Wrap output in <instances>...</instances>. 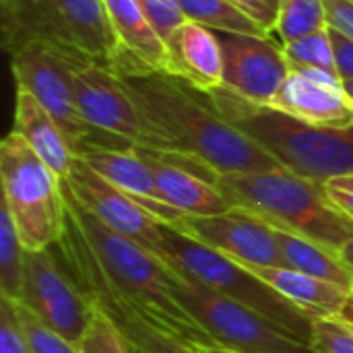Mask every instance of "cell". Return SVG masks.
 Returning <instances> with one entry per match:
<instances>
[{
	"label": "cell",
	"mask_w": 353,
	"mask_h": 353,
	"mask_svg": "<svg viewBox=\"0 0 353 353\" xmlns=\"http://www.w3.org/2000/svg\"><path fill=\"white\" fill-rule=\"evenodd\" d=\"M170 228L230 256L240 265L285 267L273 228L244 209L232 207L228 213L211 217L184 215Z\"/></svg>",
	"instance_id": "4fadbf2b"
},
{
	"label": "cell",
	"mask_w": 353,
	"mask_h": 353,
	"mask_svg": "<svg viewBox=\"0 0 353 353\" xmlns=\"http://www.w3.org/2000/svg\"><path fill=\"white\" fill-rule=\"evenodd\" d=\"M17 304L77 347L97 312V306L66 273L52 248L25 252V279Z\"/></svg>",
	"instance_id": "8fae6325"
},
{
	"label": "cell",
	"mask_w": 353,
	"mask_h": 353,
	"mask_svg": "<svg viewBox=\"0 0 353 353\" xmlns=\"http://www.w3.org/2000/svg\"><path fill=\"white\" fill-rule=\"evenodd\" d=\"M0 353H31L17 314V302L6 298H0Z\"/></svg>",
	"instance_id": "1f68e13d"
},
{
	"label": "cell",
	"mask_w": 353,
	"mask_h": 353,
	"mask_svg": "<svg viewBox=\"0 0 353 353\" xmlns=\"http://www.w3.org/2000/svg\"><path fill=\"white\" fill-rule=\"evenodd\" d=\"M215 35L223 56V87L252 103L271 105L292 70L283 50L269 35L221 31Z\"/></svg>",
	"instance_id": "5bb4252c"
},
{
	"label": "cell",
	"mask_w": 353,
	"mask_h": 353,
	"mask_svg": "<svg viewBox=\"0 0 353 353\" xmlns=\"http://www.w3.org/2000/svg\"><path fill=\"white\" fill-rule=\"evenodd\" d=\"M207 95L234 128L277 159L283 170L319 184L353 174V126L308 124L271 105L252 103L223 85Z\"/></svg>",
	"instance_id": "3957f363"
},
{
	"label": "cell",
	"mask_w": 353,
	"mask_h": 353,
	"mask_svg": "<svg viewBox=\"0 0 353 353\" xmlns=\"http://www.w3.org/2000/svg\"><path fill=\"white\" fill-rule=\"evenodd\" d=\"M199 353H236V352H228L223 347H217V345H203V347H196Z\"/></svg>",
	"instance_id": "f35d334b"
},
{
	"label": "cell",
	"mask_w": 353,
	"mask_h": 353,
	"mask_svg": "<svg viewBox=\"0 0 353 353\" xmlns=\"http://www.w3.org/2000/svg\"><path fill=\"white\" fill-rule=\"evenodd\" d=\"M259 279H263L269 288H273L281 298L292 302L296 308L316 319H333L339 316L343 306L352 298V290L341 288L337 283L310 277L306 273L288 269V267H250Z\"/></svg>",
	"instance_id": "44dd1931"
},
{
	"label": "cell",
	"mask_w": 353,
	"mask_h": 353,
	"mask_svg": "<svg viewBox=\"0 0 353 353\" xmlns=\"http://www.w3.org/2000/svg\"><path fill=\"white\" fill-rule=\"evenodd\" d=\"M64 188V186H62ZM66 213L77 223L105 279L155 327L192 345H215L209 333L176 300L170 283V267L134 244L112 232L66 192Z\"/></svg>",
	"instance_id": "7a4b0ae2"
},
{
	"label": "cell",
	"mask_w": 353,
	"mask_h": 353,
	"mask_svg": "<svg viewBox=\"0 0 353 353\" xmlns=\"http://www.w3.org/2000/svg\"><path fill=\"white\" fill-rule=\"evenodd\" d=\"M352 298H353V285H352Z\"/></svg>",
	"instance_id": "b9f144b4"
},
{
	"label": "cell",
	"mask_w": 353,
	"mask_h": 353,
	"mask_svg": "<svg viewBox=\"0 0 353 353\" xmlns=\"http://www.w3.org/2000/svg\"><path fill=\"white\" fill-rule=\"evenodd\" d=\"M116 37L114 72L170 70V50L139 0H103Z\"/></svg>",
	"instance_id": "e0dca14e"
},
{
	"label": "cell",
	"mask_w": 353,
	"mask_h": 353,
	"mask_svg": "<svg viewBox=\"0 0 353 353\" xmlns=\"http://www.w3.org/2000/svg\"><path fill=\"white\" fill-rule=\"evenodd\" d=\"M265 2H267L269 6H273V8L277 10V4H279V0H265Z\"/></svg>",
	"instance_id": "60d3db41"
},
{
	"label": "cell",
	"mask_w": 353,
	"mask_h": 353,
	"mask_svg": "<svg viewBox=\"0 0 353 353\" xmlns=\"http://www.w3.org/2000/svg\"><path fill=\"white\" fill-rule=\"evenodd\" d=\"M333 52H335V64H337V74L341 83H352L353 81V39L343 35L341 31L329 27Z\"/></svg>",
	"instance_id": "836d02e7"
},
{
	"label": "cell",
	"mask_w": 353,
	"mask_h": 353,
	"mask_svg": "<svg viewBox=\"0 0 353 353\" xmlns=\"http://www.w3.org/2000/svg\"><path fill=\"white\" fill-rule=\"evenodd\" d=\"M139 2L165 43L186 23V17L178 0H139Z\"/></svg>",
	"instance_id": "4dcf8cb0"
},
{
	"label": "cell",
	"mask_w": 353,
	"mask_h": 353,
	"mask_svg": "<svg viewBox=\"0 0 353 353\" xmlns=\"http://www.w3.org/2000/svg\"><path fill=\"white\" fill-rule=\"evenodd\" d=\"M139 151L145 155V159L153 170L161 201L168 203L170 207L192 217L221 215L232 209L230 201L219 192V188L211 180L182 168L180 163L163 157L161 153L149 149H139Z\"/></svg>",
	"instance_id": "d6986e66"
},
{
	"label": "cell",
	"mask_w": 353,
	"mask_h": 353,
	"mask_svg": "<svg viewBox=\"0 0 353 353\" xmlns=\"http://www.w3.org/2000/svg\"><path fill=\"white\" fill-rule=\"evenodd\" d=\"M116 74L141 116L149 151L192 161L215 178L283 170L219 114L207 91L163 70Z\"/></svg>",
	"instance_id": "6da1fadb"
},
{
	"label": "cell",
	"mask_w": 353,
	"mask_h": 353,
	"mask_svg": "<svg viewBox=\"0 0 353 353\" xmlns=\"http://www.w3.org/2000/svg\"><path fill=\"white\" fill-rule=\"evenodd\" d=\"M170 74L184 79L201 91L223 85V56L215 31L186 21L168 41Z\"/></svg>",
	"instance_id": "ffe728a7"
},
{
	"label": "cell",
	"mask_w": 353,
	"mask_h": 353,
	"mask_svg": "<svg viewBox=\"0 0 353 353\" xmlns=\"http://www.w3.org/2000/svg\"><path fill=\"white\" fill-rule=\"evenodd\" d=\"M58 261L74 283L89 296V300L103 310L132 353H199L196 347L172 337L159 327L151 325L103 275L91 248L87 246L77 223L66 213L64 234L58 240Z\"/></svg>",
	"instance_id": "30bf717a"
},
{
	"label": "cell",
	"mask_w": 353,
	"mask_h": 353,
	"mask_svg": "<svg viewBox=\"0 0 353 353\" xmlns=\"http://www.w3.org/2000/svg\"><path fill=\"white\" fill-rule=\"evenodd\" d=\"M281 50H283V56H285L290 68H296V70L310 68V70H323V72L339 77L329 27L314 31L298 41L285 43V46H281Z\"/></svg>",
	"instance_id": "4316f807"
},
{
	"label": "cell",
	"mask_w": 353,
	"mask_h": 353,
	"mask_svg": "<svg viewBox=\"0 0 353 353\" xmlns=\"http://www.w3.org/2000/svg\"><path fill=\"white\" fill-rule=\"evenodd\" d=\"M345 91H347L350 99H352V101H353V81H352V83H345Z\"/></svg>",
	"instance_id": "ab89813d"
},
{
	"label": "cell",
	"mask_w": 353,
	"mask_h": 353,
	"mask_svg": "<svg viewBox=\"0 0 353 353\" xmlns=\"http://www.w3.org/2000/svg\"><path fill=\"white\" fill-rule=\"evenodd\" d=\"M271 108L316 126H353V101L339 77L323 70L292 68Z\"/></svg>",
	"instance_id": "2e32d148"
},
{
	"label": "cell",
	"mask_w": 353,
	"mask_h": 353,
	"mask_svg": "<svg viewBox=\"0 0 353 353\" xmlns=\"http://www.w3.org/2000/svg\"><path fill=\"white\" fill-rule=\"evenodd\" d=\"M87 165H91L101 178L120 188L124 194L134 199L143 209H147L159 223L174 225L184 213L170 207L161 201L153 170L145 155L132 149H97L81 157Z\"/></svg>",
	"instance_id": "ac0fdd59"
},
{
	"label": "cell",
	"mask_w": 353,
	"mask_h": 353,
	"mask_svg": "<svg viewBox=\"0 0 353 353\" xmlns=\"http://www.w3.org/2000/svg\"><path fill=\"white\" fill-rule=\"evenodd\" d=\"M310 345L316 353H353V335L337 316L316 319Z\"/></svg>",
	"instance_id": "f546056e"
},
{
	"label": "cell",
	"mask_w": 353,
	"mask_h": 353,
	"mask_svg": "<svg viewBox=\"0 0 353 353\" xmlns=\"http://www.w3.org/2000/svg\"><path fill=\"white\" fill-rule=\"evenodd\" d=\"M323 188L331 205L353 221V174L329 178Z\"/></svg>",
	"instance_id": "d6a6232c"
},
{
	"label": "cell",
	"mask_w": 353,
	"mask_h": 353,
	"mask_svg": "<svg viewBox=\"0 0 353 353\" xmlns=\"http://www.w3.org/2000/svg\"><path fill=\"white\" fill-rule=\"evenodd\" d=\"M329 27L325 0H279L275 33L281 46L298 41L314 31Z\"/></svg>",
	"instance_id": "484cf974"
},
{
	"label": "cell",
	"mask_w": 353,
	"mask_h": 353,
	"mask_svg": "<svg viewBox=\"0 0 353 353\" xmlns=\"http://www.w3.org/2000/svg\"><path fill=\"white\" fill-rule=\"evenodd\" d=\"M25 248L14 228L8 207L0 205V294L6 300L19 302L25 279Z\"/></svg>",
	"instance_id": "d4e9b609"
},
{
	"label": "cell",
	"mask_w": 353,
	"mask_h": 353,
	"mask_svg": "<svg viewBox=\"0 0 353 353\" xmlns=\"http://www.w3.org/2000/svg\"><path fill=\"white\" fill-rule=\"evenodd\" d=\"M339 256L343 259V263L353 271V240H350L347 244H343V248L339 250Z\"/></svg>",
	"instance_id": "74e56055"
},
{
	"label": "cell",
	"mask_w": 353,
	"mask_h": 353,
	"mask_svg": "<svg viewBox=\"0 0 353 353\" xmlns=\"http://www.w3.org/2000/svg\"><path fill=\"white\" fill-rule=\"evenodd\" d=\"M215 186L232 207L329 250L339 252L353 240V221L331 205L323 184L288 170L219 174Z\"/></svg>",
	"instance_id": "277c9868"
},
{
	"label": "cell",
	"mask_w": 353,
	"mask_h": 353,
	"mask_svg": "<svg viewBox=\"0 0 353 353\" xmlns=\"http://www.w3.org/2000/svg\"><path fill=\"white\" fill-rule=\"evenodd\" d=\"M72 93L81 116L93 128L139 149L149 147L141 116L114 70L91 62L77 64L72 68Z\"/></svg>",
	"instance_id": "9a60e30c"
},
{
	"label": "cell",
	"mask_w": 353,
	"mask_h": 353,
	"mask_svg": "<svg viewBox=\"0 0 353 353\" xmlns=\"http://www.w3.org/2000/svg\"><path fill=\"white\" fill-rule=\"evenodd\" d=\"M2 48L37 46L116 68L118 46L103 0H0Z\"/></svg>",
	"instance_id": "5b68a950"
},
{
	"label": "cell",
	"mask_w": 353,
	"mask_h": 353,
	"mask_svg": "<svg viewBox=\"0 0 353 353\" xmlns=\"http://www.w3.org/2000/svg\"><path fill=\"white\" fill-rule=\"evenodd\" d=\"M329 27L353 39V0H325Z\"/></svg>",
	"instance_id": "e575fe53"
},
{
	"label": "cell",
	"mask_w": 353,
	"mask_h": 353,
	"mask_svg": "<svg viewBox=\"0 0 353 353\" xmlns=\"http://www.w3.org/2000/svg\"><path fill=\"white\" fill-rule=\"evenodd\" d=\"M14 132L41 157V161L60 178L66 180L77 155L72 153L64 132L46 108L25 89L14 87Z\"/></svg>",
	"instance_id": "7402d4cb"
},
{
	"label": "cell",
	"mask_w": 353,
	"mask_h": 353,
	"mask_svg": "<svg viewBox=\"0 0 353 353\" xmlns=\"http://www.w3.org/2000/svg\"><path fill=\"white\" fill-rule=\"evenodd\" d=\"M0 182L23 248L39 252L56 246L66 223L62 180L14 130L0 145Z\"/></svg>",
	"instance_id": "52a82bcc"
},
{
	"label": "cell",
	"mask_w": 353,
	"mask_h": 353,
	"mask_svg": "<svg viewBox=\"0 0 353 353\" xmlns=\"http://www.w3.org/2000/svg\"><path fill=\"white\" fill-rule=\"evenodd\" d=\"M79 353H132L114 321L97 308L91 327L79 343Z\"/></svg>",
	"instance_id": "f1b7e54d"
},
{
	"label": "cell",
	"mask_w": 353,
	"mask_h": 353,
	"mask_svg": "<svg viewBox=\"0 0 353 353\" xmlns=\"http://www.w3.org/2000/svg\"><path fill=\"white\" fill-rule=\"evenodd\" d=\"M170 283L176 300L217 347L236 353H316L310 343L296 339L256 310L188 279L172 267Z\"/></svg>",
	"instance_id": "ba28073f"
},
{
	"label": "cell",
	"mask_w": 353,
	"mask_h": 353,
	"mask_svg": "<svg viewBox=\"0 0 353 353\" xmlns=\"http://www.w3.org/2000/svg\"><path fill=\"white\" fill-rule=\"evenodd\" d=\"M64 192L101 221L112 232L132 240L147 252L159 259L163 242V223H159L147 209L120 188L101 178L81 157L74 159L66 180H62Z\"/></svg>",
	"instance_id": "7c38bea8"
},
{
	"label": "cell",
	"mask_w": 353,
	"mask_h": 353,
	"mask_svg": "<svg viewBox=\"0 0 353 353\" xmlns=\"http://www.w3.org/2000/svg\"><path fill=\"white\" fill-rule=\"evenodd\" d=\"M17 314H19V321H21L23 333L27 337V343L31 347V353H79L77 345H72L62 335H58L54 329L43 325L25 306L17 304Z\"/></svg>",
	"instance_id": "83f0119b"
},
{
	"label": "cell",
	"mask_w": 353,
	"mask_h": 353,
	"mask_svg": "<svg viewBox=\"0 0 353 353\" xmlns=\"http://www.w3.org/2000/svg\"><path fill=\"white\" fill-rule=\"evenodd\" d=\"M186 21L199 23L211 31L221 33H246V35H269V31L250 19L246 12L236 8L228 0H178Z\"/></svg>",
	"instance_id": "cb8c5ba5"
},
{
	"label": "cell",
	"mask_w": 353,
	"mask_h": 353,
	"mask_svg": "<svg viewBox=\"0 0 353 353\" xmlns=\"http://www.w3.org/2000/svg\"><path fill=\"white\" fill-rule=\"evenodd\" d=\"M350 331H352V335H353V298H350V302L343 306V310H341V314L337 316Z\"/></svg>",
	"instance_id": "8d00e7d4"
},
{
	"label": "cell",
	"mask_w": 353,
	"mask_h": 353,
	"mask_svg": "<svg viewBox=\"0 0 353 353\" xmlns=\"http://www.w3.org/2000/svg\"><path fill=\"white\" fill-rule=\"evenodd\" d=\"M77 64H85V60L37 46H27L10 54L14 87L29 91L46 108L77 157L97 149H132V143L93 128L81 116L72 93V68Z\"/></svg>",
	"instance_id": "9c48e42d"
},
{
	"label": "cell",
	"mask_w": 353,
	"mask_h": 353,
	"mask_svg": "<svg viewBox=\"0 0 353 353\" xmlns=\"http://www.w3.org/2000/svg\"><path fill=\"white\" fill-rule=\"evenodd\" d=\"M273 234L288 269L352 290L353 271L343 263L339 252L279 228H273Z\"/></svg>",
	"instance_id": "603a6c76"
},
{
	"label": "cell",
	"mask_w": 353,
	"mask_h": 353,
	"mask_svg": "<svg viewBox=\"0 0 353 353\" xmlns=\"http://www.w3.org/2000/svg\"><path fill=\"white\" fill-rule=\"evenodd\" d=\"M232 2L236 8H240L242 12H246L250 19H254L259 25H263L269 33L275 29V21H277V10L273 6H269L265 0H228Z\"/></svg>",
	"instance_id": "d590c367"
},
{
	"label": "cell",
	"mask_w": 353,
	"mask_h": 353,
	"mask_svg": "<svg viewBox=\"0 0 353 353\" xmlns=\"http://www.w3.org/2000/svg\"><path fill=\"white\" fill-rule=\"evenodd\" d=\"M159 261L186 275L188 279L199 281L209 290L256 310L296 339L310 343L314 319L281 298L250 269L232 261L230 256L192 240L190 236L170 225H163Z\"/></svg>",
	"instance_id": "8992f818"
}]
</instances>
